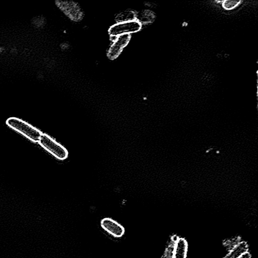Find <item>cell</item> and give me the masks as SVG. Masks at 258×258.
<instances>
[{
    "mask_svg": "<svg viewBox=\"0 0 258 258\" xmlns=\"http://www.w3.org/2000/svg\"><path fill=\"white\" fill-rule=\"evenodd\" d=\"M136 12L128 10L119 13L116 18L117 23L130 22L136 20Z\"/></svg>",
    "mask_w": 258,
    "mask_h": 258,
    "instance_id": "30bf717a",
    "label": "cell"
},
{
    "mask_svg": "<svg viewBox=\"0 0 258 258\" xmlns=\"http://www.w3.org/2000/svg\"><path fill=\"white\" fill-rule=\"evenodd\" d=\"M248 246L246 242H239L224 258H238L240 256L248 252Z\"/></svg>",
    "mask_w": 258,
    "mask_h": 258,
    "instance_id": "9c48e42d",
    "label": "cell"
},
{
    "mask_svg": "<svg viewBox=\"0 0 258 258\" xmlns=\"http://www.w3.org/2000/svg\"><path fill=\"white\" fill-rule=\"evenodd\" d=\"M6 124L13 130L34 143H39L43 134L36 127L18 118H8L6 121Z\"/></svg>",
    "mask_w": 258,
    "mask_h": 258,
    "instance_id": "6da1fadb",
    "label": "cell"
},
{
    "mask_svg": "<svg viewBox=\"0 0 258 258\" xmlns=\"http://www.w3.org/2000/svg\"><path fill=\"white\" fill-rule=\"evenodd\" d=\"M114 38L108 52V57L110 60H115L119 56L124 48L130 42L131 35H122Z\"/></svg>",
    "mask_w": 258,
    "mask_h": 258,
    "instance_id": "277c9868",
    "label": "cell"
},
{
    "mask_svg": "<svg viewBox=\"0 0 258 258\" xmlns=\"http://www.w3.org/2000/svg\"><path fill=\"white\" fill-rule=\"evenodd\" d=\"M155 19V15L153 12L149 10L136 12V20L141 25L152 23Z\"/></svg>",
    "mask_w": 258,
    "mask_h": 258,
    "instance_id": "ba28073f",
    "label": "cell"
},
{
    "mask_svg": "<svg viewBox=\"0 0 258 258\" xmlns=\"http://www.w3.org/2000/svg\"><path fill=\"white\" fill-rule=\"evenodd\" d=\"M59 6L71 20L75 21L82 19L83 13L78 5L72 2H61Z\"/></svg>",
    "mask_w": 258,
    "mask_h": 258,
    "instance_id": "5b68a950",
    "label": "cell"
},
{
    "mask_svg": "<svg viewBox=\"0 0 258 258\" xmlns=\"http://www.w3.org/2000/svg\"><path fill=\"white\" fill-rule=\"evenodd\" d=\"M142 28V25L136 20L130 22L116 23L111 26L108 30L111 37L130 35L136 33Z\"/></svg>",
    "mask_w": 258,
    "mask_h": 258,
    "instance_id": "3957f363",
    "label": "cell"
},
{
    "mask_svg": "<svg viewBox=\"0 0 258 258\" xmlns=\"http://www.w3.org/2000/svg\"><path fill=\"white\" fill-rule=\"evenodd\" d=\"M48 152L58 159H66L68 156V151L61 144L49 135L43 133L38 143Z\"/></svg>",
    "mask_w": 258,
    "mask_h": 258,
    "instance_id": "7a4b0ae2",
    "label": "cell"
},
{
    "mask_svg": "<svg viewBox=\"0 0 258 258\" xmlns=\"http://www.w3.org/2000/svg\"><path fill=\"white\" fill-rule=\"evenodd\" d=\"M240 1H233V0H226L222 2V7L227 10H232L237 7L240 3Z\"/></svg>",
    "mask_w": 258,
    "mask_h": 258,
    "instance_id": "8fae6325",
    "label": "cell"
},
{
    "mask_svg": "<svg viewBox=\"0 0 258 258\" xmlns=\"http://www.w3.org/2000/svg\"><path fill=\"white\" fill-rule=\"evenodd\" d=\"M101 225L105 230L115 237H121L125 233V229L122 226L112 219H104L101 222Z\"/></svg>",
    "mask_w": 258,
    "mask_h": 258,
    "instance_id": "8992f818",
    "label": "cell"
},
{
    "mask_svg": "<svg viewBox=\"0 0 258 258\" xmlns=\"http://www.w3.org/2000/svg\"><path fill=\"white\" fill-rule=\"evenodd\" d=\"M251 255L250 253L248 251L241 256H240L238 258H251Z\"/></svg>",
    "mask_w": 258,
    "mask_h": 258,
    "instance_id": "7c38bea8",
    "label": "cell"
},
{
    "mask_svg": "<svg viewBox=\"0 0 258 258\" xmlns=\"http://www.w3.org/2000/svg\"><path fill=\"white\" fill-rule=\"evenodd\" d=\"M188 245L183 238H178L175 242L173 258H186Z\"/></svg>",
    "mask_w": 258,
    "mask_h": 258,
    "instance_id": "52a82bcc",
    "label": "cell"
}]
</instances>
